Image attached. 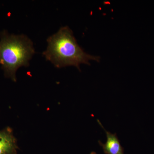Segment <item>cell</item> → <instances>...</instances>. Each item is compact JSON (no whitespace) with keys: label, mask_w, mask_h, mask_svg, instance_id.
Returning <instances> with one entry per match:
<instances>
[{"label":"cell","mask_w":154,"mask_h":154,"mask_svg":"<svg viewBox=\"0 0 154 154\" xmlns=\"http://www.w3.org/2000/svg\"><path fill=\"white\" fill-rule=\"evenodd\" d=\"M99 124L106 132L107 135V141L105 144H103L100 141H99V143L103 148V151L105 154H124V149L123 148L120 141L119 140L116 134H111L107 131L104 127L102 126L101 122L97 120Z\"/></svg>","instance_id":"obj_4"},{"label":"cell","mask_w":154,"mask_h":154,"mask_svg":"<svg viewBox=\"0 0 154 154\" xmlns=\"http://www.w3.org/2000/svg\"><path fill=\"white\" fill-rule=\"evenodd\" d=\"M35 52L33 42L28 36L5 30L0 33V64L5 76L14 82L17 81L18 69L28 66Z\"/></svg>","instance_id":"obj_2"},{"label":"cell","mask_w":154,"mask_h":154,"mask_svg":"<svg viewBox=\"0 0 154 154\" xmlns=\"http://www.w3.org/2000/svg\"><path fill=\"white\" fill-rule=\"evenodd\" d=\"M96 154V152H91V154Z\"/></svg>","instance_id":"obj_5"},{"label":"cell","mask_w":154,"mask_h":154,"mask_svg":"<svg viewBox=\"0 0 154 154\" xmlns=\"http://www.w3.org/2000/svg\"><path fill=\"white\" fill-rule=\"evenodd\" d=\"M47 42V48L42 54L57 68L72 66L80 70L82 64L90 65V61H100L99 56L88 54L80 47L68 26L60 28Z\"/></svg>","instance_id":"obj_1"},{"label":"cell","mask_w":154,"mask_h":154,"mask_svg":"<svg viewBox=\"0 0 154 154\" xmlns=\"http://www.w3.org/2000/svg\"><path fill=\"white\" fill-rule=\"evenodd\" d=\"M17 142L11 128L0 131V154H17Z\"/></svg>","instance_id":"obj_3"}]
</instances>
